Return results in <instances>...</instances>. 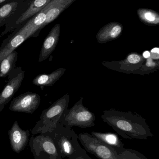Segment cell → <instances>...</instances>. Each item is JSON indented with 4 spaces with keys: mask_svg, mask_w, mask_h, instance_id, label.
<instances>
[{
    "mask_svg": "<svg viewBox=\"0 0 159 159\" xmlns=\"http://www.w3.org/2000/svg\"><path fill=\"white\" fill-rule=\"evenodd\" d=\"M70 100V95L66 94L44 109L40 116V120L31 130L32 135L52 133L60 123L62 115L68 109Z\"/></svg>",
    "mask_w": 159,
    "mask_h": 159,
    "instance_id": "1",
    "label": "cell"
},
{
    "mask_svg": "<svg viewBox=\"0 0 159 159\" xmlns=\"http://www.w3.org/2000/svg\"><path fill=\"white\" fill-rule=\"evenodd\" d=\"M83 98L81 97L72 107L66 110L61 119V124L69 129L73 127L86 129L95 126V115L83 105Z\"/></svg>",
    "mask_w": 159,
    "mask_h": 159,
    "instance_id": "2",
    "label": "cell"
},
{
    "mask_svg": "<svg viewBox=\"0 0 159 159\" xmlns=\"http://www.w3.org/2000/svg\"><path fill=\"white\" fill-rule=\"evenodd\" d=\"M51 133L63 158H69L82 148L78 142V135L73 129L66 128L60 123Z\"/></svg>",
    "mask_w": 159,
    "mask_h": 159,
    "instance_id": "3",
    "label": "cell"
},
{
    "mask_svg": "<svg viewBox=\"0 0 159 159\" xmlns=\"http://www.w3.org/2000/svg\"><path fill=\"white\" fill-rule=\"evenodd\" d=\"M29 145L34 159H64L61 157L51 133L32 135Z\"/></svg>",
    "mask_w": 159,
    "mask_h": 159,
    "instance_id": "4",
    "label": "cell"
},
{
    "mask_svg": "<svg viewBox=\"0 0 159 159\" xmlns=\"http://www.w3.org/2000/svg\"><path fill=\"white\" fill-rule=\"evenodd\" d=\"M30 20L24 22L3 41L0 47V62L27 39L35 37V32Z\"/></svg>",
    "mask_w": 159,
    "mask_h": 159,
    "instance_id": "5",
    "label": "cell"
},
{
    "mask_svg": "<svg viewBox=\"0 0 159 159\" xmlns=\"http://www.w3.org/2000/svg\"><path fill=\"white\" fill-rule=\"evenodd\" d=\"M25 77V71L21 67H16L8 76V80L0 93V112L9 103L21 86Z\"/></svg>",
    "mask_w": 159,
    "mask_h": 159,
    "instance_id": "6",
    "label": "cell"
},
{
    "mask_svg": "<svg viewBox=\"0 0 159 159\" xmlns=\"http://www.w3.org/2000/svg\"><path fill=\"white\" fill-rule=\"evenodd\" d=\"M41 97L32 92L22 93L14 98L9 105V110L15 112L33 114L39 107Z\"/></svg>",
    "mask_w": 159,
    "mask_h": 159,
    "instance_id": "7",
    "label": "cell"
},
{
    "mask_svg": "<svg viewBox=\"0 0 159 159\" xmlns=\"http://www.w3.org/2000/svg\"><path fill=\"white\" fill-rule=\"evenodd\" d=\"M144 61V58L143 56L136 52H133L127 55L126 58L122 60L103 61L102 64L106 68L114 71L131 73L139 71V66H141Z\"/></svg>",
    "mask_w": 159,
    "mask_h": 159,
    "instance_id": "8",
    "label": "cell"
},
{
    "mask_svg": "<svg viewBox=\"0 0 159 159\" xmlns=\"http://www.w3.org/2000/svg\"><path fill=\"white\" fill-rule=\"evenodd\" d=\"M51 1V0H32L27 9L10 27L6 30H4L0 35V37L10 32L14 31L24 22L30 19L34 16L43 10Z\"/></svg>",
    "mask_w": 159,
    "mask_h": 159,
    "instance_id": "9",
    "label": "cell"
},
{
    "mask_svg": "<svg viewBox=\"0 0 159 159\" xmlns=\"http://www.w3.org/2000/svg\"><path fill=\"white\" fill-rule=\"evenodd\" d=\"M10 145L13 151L19 154L23 151L29 143L30 131L24 130L19 126L17 121H15L12 128L8 131Z\"/></svg>",
    "mask_w": 159,
    "mask_h": 159,
    "instance_id": "10",
    "label": "cell"
},
{
    "mask_svg": "<svg viewBox=\"0 0 159 159\" xmlns=\"http://www.w3.org/2000/svg\"><path fill=\"white\" fill-rule=\"evenodd\" d=\"M61 33V25L56 24L51 29L44 41L39 55V62L46 60L55 50L59 40Z\"/></svg>",
    "mask_w": 159,
    "mask_h": 159,
    "instance_id": "11",
    "label": "cell"
},
{
    "mask_svg": "<svg viewBox=\"0 0 159 159\" xmlns=\"http://www.w3.org/2000/svg\"><path fill=\"white\" fill-rule=\"evenodd\" d=\"M123 30V25L119 22H109L103 26L97 33V42L103 44L115 40L121 35Z\"/></svg>",
    "mask_w": 159,
    "mask_h": 159,
    "instance_id": "12",
    "label": "cell"
},
{
    "mask_svg": "<svg viewBox=\"0 0 159 159\" xmlns=\"http://www.w3.org/2000/svg\"><path fill=\"white\" fill-rule=\"evenodd\" d=\"M75 1V0H51L46 6V19L41 30L56 20Z\"/></svg>",
    "mask_w": 159,
    "mask_h": 159,
    "instance_id": "13",
    "label": "cell"
},
{
    "mask_svg": "<svg viewBox=\"0 0 159 159\" xmlns=\"http://www.w3.org/2000/svg\"><path fill=\"white\" fill-rule=\"evenodd\" d=\"M66 71L65 68H60L50 74L38 75L33 80L32 83L40 87L43 90L45 87L53 86L63 76Z\"/></svg>",
    "mask_w": 159,
    "mask_h": 159,
    "instance_id": "14",
    "label": "cell"
},
{
    "mask_svg": "<svg viewBox=\"0 0 159 159\" xmlns=\"http://www.w3.org/2000/svg\"><path fill=\"white\" fill-rule=\"evenodd\" d=\"M25 1V0H10L0 7V27L5 26Z\"/></svg>",
    "mask_w": 159,
    "mask_h": 159,
    "instance_id": "15",
    "label": "cell"
},
{
    "mask_svg": "<svg viewBox=\"0 0 159 159\" xmlns=\"http://www.w3.org/2000/svg\"><path fill=\"white\" fill-rule=\"evenodd\" d=\"M90 134L99 142L113 147L119 152L118 149L121 147V144L116 134L111 132L101 133L94 131L92 132Z\"/></svg>",
    "mask_w": 159,
    "mask_h": 159,
    "instance_id": "16",
    "label": "cell"
},
{
    "mask_svg": "<svg viewBox=\"0 0 159 159\" xmlns=\"http://www.w3.org/2000/svg\"><path fill=\"white\" fill-rule=\"evenodd\" d=\"M18 59V53L13 51L0 62V77H8L10 73L16 68V62Z\"/></svg>",
    "mask_w": 159,
    "mask_h": 159,
    "instance_id": "17",
    "label": "cell"
},
{
    "mask_svg": "<svg viewBox=\"0 0 159 159\" xmlns=\"http://www.w3.org/2000/svg\"><path fill=\"white\" fill-rule=\"evenodd\" d=\"M138 16L143 23L149 25L159 24V14L151 9L141 8L137 10Z\"/></svg>",
    "mask_w": 159,
    "mask_h": 159,
    "instance_id": "18",
    "label": "cell"
},
{
    "mask_svg": "<svg viewBox=\"0 0 159 159\" xmlns=\"http://www.w3.org/2000/svg\"><path fill=\"white\" fill-rule=\"evenodd\" d=\"M47 7L37 13L30 20L31 24L35 32V37L39 35L41 30V28L44 23L46 19Z\"/></svg>",
    "mask_w": 159,
    "mask_h": 159,
    "instance_id": "19",
    "label": "cell"
},
{
    "mask_svg": "<svg viewBox=\"0 0 159 159\" xmlns=\"http://www.w3.org/2000/svg\"><path fill=\"white\" fill-rule=\"evenodd\" d=\"M68 159H93L90 157L87 154V152L85 149L82 148L81 150H79L75 155L72 157H70Z\"/></svg>",
    "mask_w": 159,
    "mask_h": 159,
    "instance_id": "20",
    "label": "cell"
},
{
    "mask_svg": "<svg viewBox=\"0 0 159 159\" xmlns=\"http://www.w3.org/2000/svg\"><path fill=\"white\" fill-rule=\"evenodd\" d=\"M150 58L152 59H159V48H155L153 49L150 52Z\"/></svg>",
    "mask_w": 159,
    "mask_h": 159,
    "instance_id": "21",
    "label": "cell"
},
{
    "mask_svg": "<svg viewBox=\"0 0 159 159\" xmlns=\"http://www.w3.org/2000/svg\"><path fill=\"white\" fill-rule=\"evenodd\" d=\"M150 52L148 51H145L143 53V57L144 58L148 59L150 58Z\"/></svg>",
    "mask_w": 159,
    "mask_h": 159,
    "instance_id": "22",
    "label": "cell"
},
{
    "mask_svg": "<svg viewBox=\"0 0 159 159\" xmlns=\"http://www.w3.org/2000/svg\"><path fill=\"white\" fill-rule=\"evenodd\" d=\"M10 0H0V6L3 5L4 4L8 2Z\"/></svg>",
    "mask_w": 159,
    "mask_h": 159,
    "instance_id": "23",
    "label": "cell"
}]
</instances>
